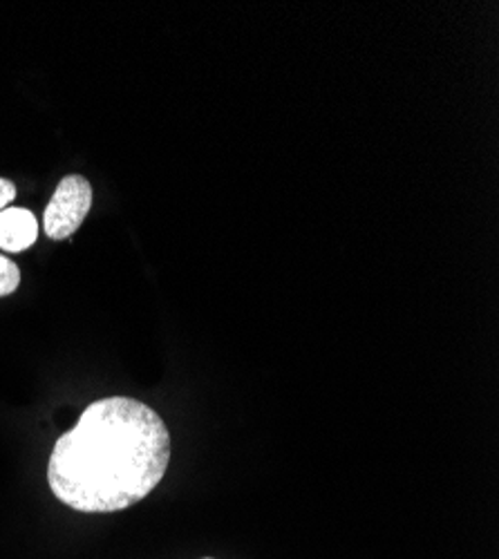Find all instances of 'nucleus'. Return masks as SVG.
<instances>
[{"label":"nucleus","mask_w":499,"mask_h":559,"mask_svg":"<svg viewBox=\"0 0 499 559\" xmlns=\"http://www.w3.org/2000/svg\"><path fill=\"white\" fill-rule=\"evenodd\" d=\"M38 238V219L29 209L8 206L0 211V251L21 253Z\"/></svg>","instance_id":"nucleus-3"},{"label":"nucleus","mask_w":499,"mask_h":559,"mask_svg":"<svg viewBox=\"0 0 499 559\" xmlns=\"http://www.w3.org/2000/svg\"><path fill=\"white\" fill-rule=\"evenodd\" d=\"M202 559H213V557H202Z\"/></svg>","instance_id":"nucleus-6"},{"label":"nucleus","mask_w":499,"mask_h":559,"mask_svg":"<svg viewBox=\"0 0 499 559\" xmlns=\"http://www.w3.org/2000/svg\"><path fill=\"white\" fill-rule=\"evenodd\" d=\"M21 287V269L10 260L0 255V298L12 296Z\"/></svg>","instance_id":"nucleus-4"},{"label":"nucleus","mask_w":499,"mask_h":559,"mask_svg":"<svg viewBox=\"0 0 499 559\" xmlns=\"http://www.w3.org/2000/svg\"><path fill=\"white\" fill-rule=\"evenodd\" d=\"M170 463L164 418L146 403L110 396L90 403L52 448L48 484L76 512L106 515L146 499Z\"/></svg>","instance_id":"nucleus-1"},{"label":"nucleus","mask_w":499,"mask_h":559,"mask_svg":"<svg viewBox=\"0 0 499 559\" xmlns=\"http://www.w3.org/2000/svg\"><path fill=\"white\" fill-rule=\"evenodd\" d=\"M16 198V186L10 179L0 177V211H5L8 204H12Z\"/></svg>","instance_id":"nucleus-5"},{"label":"nucleus","mask_w":499,"mask_h":559,"mask_svg":"<svg viewBox=\"0 0 499 559\" xmlns=\"http://www.w3.org/2000/svg\"><path fill=\"white\" fill-rule=\"evenodd\" d=\"M93 209V186L83 175H68L45 209L43 228L50 240H68L79 230L85 215Z\"/></svg>","instance_id":"nucleus-2"}]
</instances>
